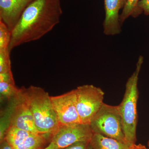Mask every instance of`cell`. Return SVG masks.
Here are the masks:
<instances>
[{
  "mask_svg": "<svg viewBox=\"0 0 149 149\" xmlns=\"http://www.w3.org/2000/svg\"><path fill=\"white\" fill-rule=\"evenodd\" d=\"M62 14L61 0H32L11 31L10 52L50 32L59 22Z\"/></svg>",
  "mask_w": 149,
  "mask_h": 149,
  "instance_id": "obj_1",
  "label": "cell"
},
{
  "mask_svg": "<svg viewBox=\"0 0 149 149\" xmlns=\"http://www.w3.org/2000/svg\"><path fill=\"white\" fill-rule=\"evenodd\" d=\"M32 113L35 127L40 134L52 136L60 126L51 96L43 88L31 86L21 88Z\"/></svg>",
  "mask_w": 149,
  "mask_h": 149,
  "instance_id": "obj_2",
  "label": "cell"
},
{
  "mask_svg": "<svg viewBox=\"0 0 149 149\" xmlns=\"http://www.w3.org/2000/svg\"><path fill=\"white\" fill-rule=\"evenodd\" d=\"M143 59V56H139L136 70L126 82L125 93L122 102L118 105L125 140L131 145L136 144L137 140L136 129L138 119L137 104L139 96L138 81Z\"/></svg>",
  "mask_w": 149,
  "mask_h": 149,
  "instance_id": "obj_3",
  "label": "cell"
},
{
  "mask_svg": "<svg viewBox=\"0 0 149 149\" xmlns=\"http://www.w3.org/2000/svg\"><path fill=\"white\" fill-rule=\"evenodd\" d=\"M90 125L93 133H99L128 144L123 133L118 106L110 105L104 103L91 120Z\"/></svg>",
  "mask_w": 149,
  "mask_h": 149,
  "instance_id": "obj_4",
  "label": "cell"
},
{
  "mask_svg": "<svg viewBox=\"0 0 149 149\" xmlns=\"http://www.w3.org/2000/svg\"><path fill=\"white\" fill-rule=\"evenodd\" d=\"M75 90L77 112L81 123L89 124L104 103V93L93 85L78 86Z\"/></svg>",
  "mask_w": 149,
  "mask_h": 149,
  "instance_id": "obj_5",
  "label": "cell"
},
{
  "mask_svg": "<svg viewBox=\"0 0 149 149\" xmlns=\"http://www.w3.org/2000/svg\"><path fill=\"white\" fill-rule=\"evenodd\" d=\"M10 102L4 123H4V125H1L0 132L5 133L8 127L11 126L31 133H39L35 127L31 111L22 93L21 89L18 95Z\"/></svg>",
  "mask_w": 149,
  "mask_h": 149,
  "instance_id": "obj_6",
  "label": "cell"
},
{
  "mask_svg": "<svg viewBox=\"0 0 149 149\" xmlns=\"http://www.w3.org/2000/svg\"><path fill=\"white\" fill-rule=\"evenodd\" d=\"M93 133L89 124L79 123L60 125L51 139L58 149L80 142H90Z\"/></svg>",
  "mask_w": 149,
  "mask_h": 149,
  "instance_id": "obj_7",
  "label": "cell"
},
{
  "mask_svg": "<svg viewBox=\"0 0 149 149\" xmlns=\"http://www.w3.org/2000/svg\"><path fill=\"white\" fill-rule=\"evenodd\" d=\"M51 98L60 125L81 123L77 112L75 89Z\"/></svg>",
  "mask_w": 149,
  "mask_h": 149,
  "instance_id": "obj_8",
  "label": "cell"
},
{
  "mask_svg": "<svg viewBox=\"0 0 149 149\" xmlns=\"http://www.w3.org/2000/svg\"><path fill=\"white\" fill-rule=\"evenodd\" d=\"M32 0H0V21L11 31Z\"/></svg>",
  "mask_w": 149,
  "mask_h": 149,
  "instance_id": "obj_9",
  "label": "cell"
},
{
  "mask_svg": "<svg viewBox=\"0 0 149 149\" xmlns=\"http://www.w3.org/2000/svg\"><path fill=\"white\" fill-rule=\"evenodd\" d=\"M128 0H104L105 16L103 22L104 33L108 36L118 35L121 31L119 11L123 9Z\"/></svg>",
  "mask_w": 149,
  "mask_h": 149,
  "instance_id": "obj_10",
  "label": "cell"
},
{
  "mask_svg": "<svg viewBox=\"0 0 149 149\" xmlns=\"http://www.w3.org/2000/svg\"><path fill=\"white\" fill-rule=\"evenodd\" d=\"M90 145L92 149H128L131 146L97 133H93Z\"/></svg>",
  "mask_w": 149,
  "mask_h": 149,
  "instance_id": "obj_11",
  "label": "cell"
},
{
  "mask_svg": "<svg viewBox=\"0 0 149 149\" xmlns=\"http://www.w3.org/2000/svg\"><path fill=\"white\" fill-rule=\"evenodd\" d=\"M52 136L48 134L31 133L14 149H42V147Z\"/></svg>",
  "mask_w": 149,
  "mask_h": 149,
  "instance_id": "obj_12",
  "label": "cell"
},
{
  "mask_svg": "<svg viewBox=\"0 0 149 149\" xmlns=\"http://www.w3.org/2000/svg\"><path fill=\"white\" fill-rule=\"evenodd\" d=\"M31 133H32L10 126L7 130L4 139L14 149Z\"/></svg>",
  "mask_w": 149,
  "mask_h": 149,
  "instance_id": "obj_13",
  "label": "cell"
},
{
  "mask_svg": "<svg viewBox=\"0 0 149 149\" xmlns=\"http://www.w3.org/2000/svg\"><path fill=\"white\" fill-rule=\"evenodd\" d=\"M140 0H128L125 7L120 15L119 21L121 25L130 17H136L143 13L139 9L138 4Z\"/></svg>",
  "mask_w": 149,
  "mask_h": 149,
  "instance_id": "obj_14",
  "label": "cell"
},
{
  "mask_svg": "<svg viewBox=\"0 0 149 149\" xmlns=\"http://www.w3.org/2000/svg\"><path fill=\"white\" fill-rule=\"evenodd\" d=\"M21 89L17 88L15 84L0 82V97L1 100H8L10 101L18 95Z\"/></svg>",
  "mask_w": 149,
  "mask_h": 149,
  "instance_id": "obj_15",
  "label": "cell"
},
{
  "mask_svg": "<svg viewBox=\"0 0 149 149\" xmlns=\"http://www.w3.org/2000/svg\"><path fill=\"white\" fill-rule=\"evenodd\" d=\"M11 31L4 23L0 21V51L9 50Z\"/></svg>",
  "mask_w": 149,
  "mask_h": 149,
  "instance_id": "obj_16",
  "label": "cell"
},
{
  "mask_svg": "<svg viewBox=\"0 0 149 149\" xmlns=\"http://www.w3.org/2000/svg\"><path fill=\"white\" fill-rule=\"evenodd\" d=\"M8 49L0 51V73L12 71Z\"/></svg>",
  "mask_w": 149,
  "mask_h": 149,
  "instance_id": "obj_17",
  "label": "cell"
},
{
  "mask_svg": "<svg viewBox=\"0 0 149 149\" xmlns=\"http://www.w3.org/2000/svg\"><path fill=\"white\" fill-rule=\"evenodd\" d=\"M0 82L15 84L12 71L0 73Z\"/></svg>",
  "mask_w": 149,
  "mask_h": 149,
  "instance_id": "obj_18",
  "label": "cell"
},
{
  "mask_svg": "<svg viewBox=\"0 0 149 149\" xmlns=\"http://www.w3.org/2000/svg\"><path fill=\"white\" fill-rule=\"evenodd\" d=\"M89 145V142H77L65 148L60 149H88Z\"/></svg>",
  "mask_w": 149,
  "mask_h": 149,
  "instance_id": "obj_19",
  "label": "cell"
},
{
  "mask_svg": "<svg viewBox=\"0 0 149 149\" xmlns=\"http://www.w3.org/2000/svg\"><path fill=\"white\" fill-rule=\"evenodd\" d=\"M138 6L143 13L146 15H149V0H140Z\"/></svg>",
  "mask_w": 149,
  "mask_h": 149,
  "instance_id": "obj_20",
  "label": "cell"
},
{
  "mask_svg": "<svg viewBox=\"0 0 149 149\" xmlns=\"http://www.w3.org/2000/svg\"><path fill=\"white\" fill-rule=\"evenodd\" d=\"M0 149H13L5 139L1 142Z\"/></svg>",
  "mask_w": 149,
  "mask_h": 149,
  "instance_id": "obj_21",
  "label": "cell"
},
{
  "mask_svg": "<svg viewBox=\"0 0 149 149\" xmlns=\"http://www.w3.org/2000/svg\"><path fill=\"white\" fill-rule=\"evenodd\" d=\"M128 149H149V148L142 144H139L137 145L136 144H134L131 145Z\"/></svg>",
  "mask_w": 149,
  "mask_h": 149,
  "instance_id": "obj_22",
  "label": "cell"
},
{
  "mask_svg": "<svg viewBox=\"0 0 149 149\" xmlns=\"http://www.w3.org/2000/svg\"><path fill=\"white\" fill-rule=\"evenodd\" d=\"M42 149H58L57 147L53 142H50V143L45 148Z\"/></svg>",
  "mask_w": 149,
  "mask_h": 149,
  "instance_id": "obj_23",
  "label": "cell"
},
{
  "mask_svg": "<svg viewBox=\"0 0 149 149\" xmlns=\"http://www.w3.org/2000/svg\"><path fill=\"white\" fill-rule=\"evenodd\" d=\"M148 148L149 149V140H148Z\"/></svg>",
  "mask_w": 149,
  "mask_h": 149,
  "instance_id": "obj_24",
  "label": "cell"
},
{
  "mask_svg": "<svg viewBox=\"0 0 149 149\" xmlns=\"http://www.w3.org/2000/svg\"><path fill=\"white\" fill-rule=\"evenodd\" d=\"M88 149H92V148H91V146H90V145H89V148H88Z\"/></svg>",
  "mask_w": 149,
  "mask_h": 149,
  "instance_id": "obj_25",
  "label": "cell"
}]
</instances>
